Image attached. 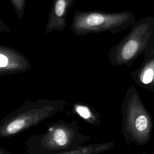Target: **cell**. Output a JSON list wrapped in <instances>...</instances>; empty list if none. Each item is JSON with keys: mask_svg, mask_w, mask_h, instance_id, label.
I'll return each mask as SVG.
<instances>
[{"mask_svg": "<svg viewBox=\"0 0 154 154\" xmlns=\"http://www.w3.org/2000/svg\"><path fill=\"white\" fill-rule=\"evenodd\" d=\"M115 146L114 141H107L99 143H89L75 150L57 154H100L106 152Z\"/></svg>", "mask_w": 154, "mask_h": 154, "instance_id": "30bf717a", "label": "cell"}, {"mask_svg": "<svg viewBox=\"0 0 154 154\" xmlns=\"http://www.w3.org/2000/svg\"><path fill=\"white\" fill-rule=\"evenodd\" d=\"M76 2V0H52L49 11L45 33L53 31H63L67 24V17L69 8Z\"/></svg>", "mask_w": 154, "mask_h": 154, "instance_id": "ba28073f", "label": "cell"}, {"mask_svg": "<svg viewBox=\"0 0 154 154\" xmlns=\"http://www.w3.org/2000/svg\"><path fill=\"white\" fill-rule=\"evenodd\" d=\"M71 111L74 115L91 126H98L101 123L100 113L94 107L87 103H73Z\"/></svg>", "mask_w": 154, "mask_h": 154, "instance_id": "9c48e42d", "label": "cell"}, {"mask_svg": "<svg viewBox=\"0 0 154 154\" xmlns=\"http://www.w3.org/2000/svg\"><path fill=\"white\" fill-rule=\"evenodd\" d=\"M11 1L17 14L18 19H20L24 13L25 0H11Z\"/></svg>", "mask_w": 154, "mask_h": 154, "instance_id": "8fae6325", "label": "cell"}, {"mask_svg": "<svg viewBox=\"0 0 154 154\" xmlns=\"http://www.w3.org/2000/svg\"><path fill=\"white\" fill-rule=\"evenodd\" d=\"M154 46V16L137 20L128 33L111 48L106 57L113 66H131L135 60Z\"/></svg>", "mask_w": 154, "mask_h": 154, "instance_id": "277c9868", "label": "cell"}, {"mask_svg": "<svg viewBox=\"0 0 154 154\" xmlns=\"http://www.w3.org/2000/svg\"><path fill=\"white\" fill-rule=\"evenodd\" d=\"M0 154H11L10 152H9L7 149L5 148L1 147H0Z\"/></svg>", "mask_w": 154, "mask_h": 154, "instance_id": "7c38bea8", "label": "cell"}, {"mask_svg": "<svg viewBox=\"0 0 154 154\" xmlns=\"http://www.w3.org/2000/svg\"><path fill=\"white\" fill-rule=\"evenodd\" d=\"M31 63L20 52L5 46H0V76L28 71Z\"/></svg>", "mask_w": 154, "mask_h": 154, "instance_id": "8992f818", "label": "cell"}, {"mask_svg": "<svg viewBox=\"0 0 154 154\" xmlns=\"http://www.w3.org/2000/svg\"><path fill=\"white\" fill-rule=\"evenodd\" d=\"M122 134L128 144L141 146L151 138L153 120L134 85L128 88L121 105Z\"/></svg>", "mask_w": 154, "mask_h": 154, "instance_id": "3957f363", "label": "cell"}, {"mask_svg": "<svg viewBox=\"0 0 154 154\" xmlns=\"http://www.w3.org/2000/svg\"><path fill=\"white\" fill-rule=\"evenodd\" d=\"M144 55L140 66L132 71L130 75L137 85L154 92V46Z\"/></svg>", "mask_w": 154, "mask_h": 154, "instance_id": "52a82bcc", "label": "cell"}, {"mask_svg": "<svg viewBox=\"0 0 154 154\" xmlns=\"http://www.w3.org/2000/svg\"><path fill=\"white\" fill-rule=\"evenodd\" d=\"M67 100L41 98L23 102L0 121V137L10 138L64 111Z\"/></svg>", "mask_w": 154, "mask_h": 154, "instance_id": "7a4b0ae2", "label": "cell"}, {"mask_svg": "<svg viewBox=\"0 0 154 154\" xmlns=\"http://www.w3.org/2000/svg\"><path fill=\"white\" fill-rule=\"evenodd\" d=\"M92 137L83 134L75 120H58L48 125L42 134L30 136L25 141L26 154H57L89 144Z\"/></svg>", "mask_w": 154, "mask_h": 154, "instance_id": "6da1fadb", "label": "cell"}, {"mask_svg": "<svg viewBox=\"0 0 154 154\" xmlns=\"http://www.w3.org/2000/svg\"><path fill=\"white\" fill-rule=\"evenodd\" d=\"M136 22L134 13L130 11L109 13L77 10L74 13L70 29L78 36L106 31L114 34L131 27Z\"/></svg>", "mask_w": 154, "mask_h": 154, "instance_id": "5b68a950", "label": "cell"}, {"mask_svg": "<svg viewBox=\"0 0 154 154\" xmlns=\"http://www.w3.org/2000/svg\"><path fill=\"white\" fill-rule=\"evenodd\" d=\"M106 1H108V0H106Z\"/></svg>", "mask_w": 154, "mask_h": 154, "instance_id": "4fadbf2b", "label": "cell"}]
</instances>
